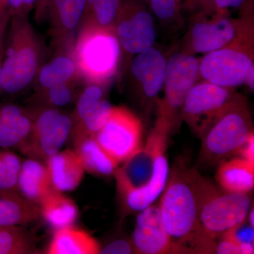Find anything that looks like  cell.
Masks as SVG:
<instances>
[{"instance_id":"cell-22","label":"cell","mask_w":254,"mask_h":254,"mask_svg":"<svg viewBox=\"0 0 254 254\" xmlns=\"http://www.w3.org/2000/svg\"><path fill=\"white\" fill-rule=\"evenodd\" d=\"M215 178L224 190L248 193L254 187V165L240 157L225 160L220 164Z\"/></svg>"},{"instance_id":"cell-21","label":"cell","mask_w":254,"mask_h":254,"mask_svg":"<svg viewBox=\"0 0 254 254\" xmlns=\"http://www.w3.org/2000/svg\"><path fill=\"white\" fill-rule=\"evenodd\" d=\"M31 115L12 104H0V148L17 147L28 136Z\"/></svg>"},{"instance_id":"cell-12","label":"cell","mask_w":254,"mask_h":254,"mask_svg":"<svg viewBox=\"0 0 254 254\" xmlns=\"http://www.w3.org/2000/svg\"><path fill=\"white\" fill-rule=\"evenodd\" d=\"M237 95L232 88L217 86L204 80L198 81L185 98L181 119L200 137Z\"/></svg>"},{"instance_id":"cell-14","label":"cell","mask_w":254,"mask_h":254,"mask_svg":"<svg viewBox=\"0 0 254 254\" xmlns=\"http://www.w3.org/2000/svg\"><path fill=\"white\" fill-rule=\"evenodd\" d=\"M167 64L168 60L154 47L135 55L131 60L130 72L132 79L145 101L156 99L163 89Z\"/></svg>"},{"instance_id":"cell-46","label":"cell","mask_w":254,"mask_h":254,"mask_svg":"<svg viewBox=\"0 0 254 254\" xmlns=\"http://www.w3.org/2000/svg\"><path fill=\"white\" fill-rule=\"evenodd\" d=\"M252 1H254V0H252Z\"/></svg>"},{"instance_id":"cell-18","label":"cell","mask_w":254,"mask_h":254,"mask_svg":"<svg viewBox=\"0 0 254 254\" xmlns=\"http://www.w3.org/2000/svg\"><path fill=\"white\" fill-rule=\"evenodd\" d=\"M99 242L91 234L70 225L55 230L46 250L48 254H98Z\"/></svg>"},{"instance_id":"cell-34","label":"cell","mask_w":254,"mask_h":254,"mask_svg":"<svg viewBox=\"0 0 254 254\" xmlns=\"http://www.w3.org/2000/svg\"><path fill=\"white\" fill-rule=\"evenodd\" d=\"M183 9L193 16H211L215 13L213 0H184Z\"/></svg>"},{"instance_id":"cell-28","label":"cell","mask_w":254,"mask_h":254,"mask_svg":"<svg viewBox=\"0 0 254 254\" xmlns=\"http://www.w3.org/2000/svg\"><path fill=\"white\" fill-rule=\"evenodd\" d=\"M22 160L17 154L0 148V191H18V175Z\"/></svg>"},{"instance_id":"cell-8","label":"cell","mask_w":254,"mask_h":254,"mask_svg":"<svg viewBox=\"0 0 254 254\" xmlns=\"http://www.w3.org/2000/svg\"><path fill=\"white\" fill-rule=\"evenodd\" d=\"M31 117V131L16 148L28 158L46 162L67 141L72 131L73 119L50 107L32 114Z\"/></svg>"},{"instance_id":"cell-16","label":"cell","mask_w":254,"mask_h":254,"mask_svg":"<svg viewBox=\"0 0 254 254\" xmlns=\"http://www.w3.org/2000/svg\"><path fill=\"white\" fill-rule=\"evenodd\" d=\"M54 190L61 192L76 190L84 177L85 169L74 150H60L45 162Z\"/></svg>"},{"instance_id":"cell-38","label":"cell","mask_w":254,"mask_h":254,"mask_svg":"<svg viewBox=\"0 0 254 254\" xmlns=\"http://www.w3.org/2000/svg\"><path fill=\"white\" fill-rule=\"evenodd\" d=\"M216 244L215 254H240V246L233 241L224 237Z\"/></svg>"},{"instance_id":"cell-27","label":"cell","mask_w":254,"mask_h":254,"mask_svg":"<svg viewBox=\"0 0 254 254\" xmlns=\"http://www.w3.org/2000/svg\"><path fill=\"white\" fill-rule=\"evenodd\" d=\"M114 107L106 98L98 101L77 122L73 123V131L95 135L109 120Z\"/></svg>"},{"instance_id":"cell-26","label":"cell","mask_w":254,"mask_h":254,"mask_svg":"<svg viewBox=\"0 0 254 254\" xmlns=\"http://www.w3.org/2000/svg\"><path fill=\"white\" fill-rule=\"evenodd\" d=\"M86 0H50L49 12L66 31L75 29L84 16Z\"/></svg>"},{"instance_id":"cell-36","label":"cell","mask_w":254,"mask_h":254,"mask_svg":"<svg viewBox=\"0 0 254 254\" xmlns=\"http://www.w3.org/2000/svg\"><path fill=\"white\" fill-rule=\"evenodd\" d=\"M100 254H135L131 241L118 240L110 242L100 250Z\"/></svg>"},{"instance_id":"cell-4","label":"cell","mask_w":254,"mask_h":254,"mask_svg":"<svg viewBox=\"0 0 254 254\" xmlns=\"http://www.w3.org/2000/svg\"><path fill=\"white\" fill-rule=\"evenodd\" d=\"M73 50L77 74L89 84L103 87L116 74L122 49L114 27L100 26L88 18Z\"/></svg>"},{"instance_id":"cell-30","label":"cell","mask_w":254,"mask_h":254,"mask_svg":"<svg viewBox=\"0 0 254 254\" xmlns=\"http://www.w3.org/2000/svg\"><path fill=\"white\" fill-rule=\"evenodd\" d=\"M122 0H95L84 14L95 23L105 28L114 27Z\"/></svg>"},{"instance_id":"cell-7","label":"cell","mask_w":254,"mask_h":254,"mask_svg":"<svg viewBox=\"0 0 254 254\" xmlns=\"http://www.w3.org/2000/svg\"><path fill=\"white\" fill-rule=\"evenodd\" d=\"M1 68V89L16 94L26 89L39 68L41 48L26 16H14Z\"/></svg>"},{"instance_id":"cell-11","label":"cell","mask_w":254,"mask_h":254,"mask_svg":"<svg viewBox=\"0 0 254 254\" xmlns=\"http://www.w3.org/2000/svg\"><path fill=\"white\" fill-rule=\"evenodd\" d=\"M95 139L120 165L143 147V125L125 107H114L104 126L95 134Z\"/></svg>"},{"instance_id":"cell-6","label":"cell","mask_w":254,"mask_h":254,"mask_svg":"<svg viewBox=\"0 0 254 254\" xmlns=\"http://www.w3.org/2000/svg\"><path fill=\"white\" fill-rule=\"evenodd\" d=\"M254 132L252 118L245 98L237 94L223 113L200 136V159L217 165L237 154Z\"/></svg>"},{"instance_id":"cell-2","label":"cell","mask_w":254,"mask_h":254,"mask_svg":"<svg viewBox=\"0 0 254 254\" xmlns=\"http://www.w3.org/2000/svg\"><path fill=\"white\" fill-rule=\"evenodd\" d=\"M171 254H215L216 240L200 225L193 169L177 168L164 189L159 204Z\"/></svg>"},{"instance_id":"cell-42","label":"cell","mask_w":254,"mask_h":254,"mask_svg":"<svg viewBox=\"0 0 254 254\" xmlns=\"http://www.w3.org/2000/svg\"><path fill=\"white\" fill-rule=\"evenodd\" d=\"M245 84L247 85L251 91H254V67L251 68L246 78Z\"/></svg>"},{"instance_id":"cell-19","label":"cell","mask_w":254,"mask_h":254,"mask_svg":"<svg viewBox=\"0 0 254 254\" xmlns=\"http://www.w3.org/2000/svg\"><path fill=\"white\" fill-rule=\"evenodd\" d=\"M53 189L45 163L30 158L22 160L17 183L20 194L39 205Z\"/></svg>"},{"instance_id":"cell-20","label":"cell","mask_w":254,"mask_h":254,"mask_svg":"<svg viewBox=\"0 0 254 254\" xmlns=\"http://www.w3.org/2000/svg\"><path fill=\"white\" fill-rule=\"evenodd\" d=\"M40 218L39 205L18 191H0V227H23Z\"/></svg>"},{"instance_id":"cell-39","label":"cell","mask_w":254,"mask_h":254,"mask_svg":"<svg viewBox=\"0 0 254 254\" xmlns=\"http://www.w3.org/2000/svg\"><path fill=\"white\" fill-rule=\"evenodd\" d=\"M8 19H9V14H6V12L4 11L0 16V91L2 90L1 83V68H2L3 60H4V37L6 26H7Z\"/></svg>"},{"instance_id":"cell-3","label":"cell","mask_w":254,"mask_h":254,"mask_svg":"<svg viewBox=\"0 0 254 254\" xmlns=\"http://www.w3.org/2000/svg\"><path fill=\"white\" fill-rule=\"evenodd\" d=\"M253 11L245 20L235 39L227 46L204 55L199 60L200 78L217 86L234 88L245 84L254 67Z\"/></svg>"},{"instance_id":"cell-5","label":"cell","mask_w":254,"mask_h":254,"mask_svg":"<svg viewBox=\"0 0 254 254\" xmlns=\"http://www.w3.org/2000/svg\"><path fill=\"white\" fill-rule=\"evenodd\" d=\"M198 217L205 233L216 240L247 220L252 201L248 193L220 190L193 170Z\"/></svg>"},{"instance_id":"cell-45","label":"cell","mask_w":254,"mask_h":254,"mask_svg":"<svg viewBox=\"0 0 254 254\" xmlns=\"http://www.w3.org/2000/svg\"><path fill=\"white\" fill-rule=\"evenodd\" d=\"M5 9H3V8H1V6H0V16H1V14L5 11Z\"/></svg>"},{"instance_id":"cell-17","label":"cell","mask_w":254,"mask_h":254,"mask_svg":"<svg viewBox=\"0 0 254 254\" xmlns=\"http://www.w3.org/2000/svg\"><path fill=\"white\" fill-rule=\"evenodd\" d=\"M73 150L87 173L97 176L113 175L119 164L112 158L95 139V135L71 131Z\"/></svg>"},{"instance_id":"cell-40","label":"cell","mask_w":254,"mask_h":254,"mask_svg":"<svg viewBox=\"0 0 254 254\" xmlns=\"http://www.w3.org/2000/svg\"><path fill=\"white\" fill-rule=\"evenodd\" d=\"M237 154L249 163L254 165V133L252 132Z\"/></svg>"},{"instance_id":"cell-32","label":"cell","mask_w":254,"mask_h":254,"mask_svg":"<svg viewBox=\"0 0 254 254\" xmlns=\"http://www.w3.org/2000/svg\"><path fill=\"white\" fill-rule=\"evenodd\" d=\"M44 90L43 95L45 103L50 108H63L71 103L73 90L71 83L60 85Z\"/></svg>"},{"instance_id":"cell-37","label":"cell","mask_w":254,"mask_h":254,"mask_svg":"<svg viewBox=\"0 0 254 254\" xmlns=\"http://www.w3.org/2000/svg\"><path fill=\"white\" fill-rule=\"evenodd\" d=\"M6 3L13 16H26L35 8L36 0H6Z\"/></svg>"},{"instance_id":"cell-31","label":"cell","mask_w":254,"mask_h":254,"mask_svg":"<svg viewBox=\"0 0 254 254\" xmlns=\"http://www.w3.org/2000/svg\"><path fill=\"white\" fill-rule=\"evenodd\" d=\"M104 98L103 87L94 84H89L87 86L82 92L76 103L75 122L78 121L90 108Z\"/></svg>"},{"instance_id":"cell-44","label":"cell","mask_w":254,"mask_h":254,"mask_svg":"<svg viewBox=\"0 0 254 254\" xmlns=\"http://www.w3.org/2000/svg\"><path fill=\"white\" fill-rule=\"evenodd\" d=\"M0 6H1V8H3V9H6V0H0Z\"/></svg>"},{"instance_id":"cell-13","label":"cell","mask_w":254,"mask_h":254,"mask_svg":"<svg viewBox=\"0 0 254 254\" xmlns=\"http://www.w3.org/2000/svg\"><path fill=\"white\" fill-rule=\"evenodd\" d=\"M245 17V13L239 18L215 14L193 16L182 52L192 55H205L227 46L235 39Z\"/></svg>"},{"instance_id":"cell-29","label":"cell","mask_w":254,"mask_h":254,"mask_svg":"<svg viewBox=\"0 0 254 254\" xmlns=\"http://www.w3.org/2000/svg\"><path fill=\"white\" fill-rule=\"evenodd\" d=\"M152 14L163 24L177 26L183 21L184 0H145Z\"/></svg>"},{"instance_id":"cell-41","label":"cell","mask_w":254,"mask_h":254,"mask_svg":"<svg viewBox=\"0 0 254 254\" xmlns=\"http://www.w3.org/2000/svg\"><path fill=\"white\" fill-rule=\"evenodd\" d=\"M50 0H36L35 9L37 18L41 19L49 12Z\"/></svg>"},{"instance_id":"cell-43","label":"cell","mask_w":254,"mask_h":254,"mask_svg":"<svg viewBox=\"0 0 254 254\" xmlns=\"http://www.w3.org/2000/svg\"><path fill=\"white\" fill-rule=\"evenodd\" d=\"M240 246V254H253L254 253V244H242Z\"/></svg>"},{"instance_id":"cell-33","label":"cell","mask_w":254,"mask_h":254,"mask_svg":"<svg viewBox=\"0 0 254 254\" xmlns=\"http://www.w3.org/2000/svg\"><path fill=\"white\" fill-rule=\"evenodd\" d=\"M220 237H224L225 238L229 239V240L233 241L238 245L245 243L254 244V227H252L249 223L247 218L245 221L232 227L228 231L222 234Z\"/></svg>"},{"instance_id":"cell-24","label":"cell","mask_w":254,"mask_h":254,"mask_svg":"<svg viewBox=\"0 0 254 254\" xmlns=\"http://www.w3.org/2000/svg\"><path fill=\"white\" fill-rule=\"evenodd\" d=\"M76 75L77 69L72 57L60 55L42 67L38 74V81L43 89H48L71 83Z\"/></svg>"},{"instance_id":"cell-15","label":"cell","mask_w":254,"mask_h":254,"mask_svg":"<svg viewBox=\"0 0 254 254\" xmlns=\"http://www.w3.org/2000/svg\"><path fill=\"white\" fill-rule=\"evenodd\" d=\"M131 242L135 254H171V244L159 205L152 204L139 212Z\"/></svg>"},{"instance_id":"cell-9","label":"cell","mask_w":254,"mask_h":254,"mask_svg":"<svg viewBox=\"0 0 254 254\" xmlns=\"http://www.w3.org/2000/svg\"><path fill=\"white\" fill-rule=\"evenodd\" d=\"M199 59L195 55L180 52L168 60L163 100L158 103V114L175 127L181 119L185 98L200 81Z\"/></svg>"},{"instance_id":"cell-10","label":"cell","mask_w":254,"mask_h":254,"mask_svg":"<svg viewBox=\"0 0 254 254\" xmlns=\"http://www.w3.org/2000/svg\"><path fill=\"white\" fill-rule=\"evenodd\" d=\"M114 29L122 50L128 55L146 51L156 41L154 18L143 0H122Z\"/></svg>"},{"instance_id":"cell-23","label":"cell","mask_w":254,"mask_h":254,"mask_svg":"<svg viewBox=\"0 0 254 254\" xmlns=\"http://www.w3.org/2000/svg\"><path fill=\"white\" fill-rule=\"evenodd\" d=\"M39 206L41 218L55 230L73 225L79 212L73 200L54 189L45 195Z\"/></svg>"},{"instance_id":"cell-35","label":"cell","mask_w":254,"mask_h":254,"mask_svg":"<svg viewBox=\"0 0 254 254\" xmlns=\"http://www.w3.org/2000/svg\"><path fill=\"white\" fill-rule=\"evenodd\" d=\"M215 6V15L229 16V11L232 9L246 10L253 9L252 0H213Z\"/></svg>"},{"instance_id":"cell-1","label":"cell","mask_w":254,"mask_h":254,"mask_svg":"<svg viewBox=\"0 0 254 254\" xmlns=\"http://www.w3.org/2000/svg\"><path fill=\"white\" fill-rule=\"evenodd\" d=\"M173 128L158 115L145 145L114 173L119 193L130 211H141L163 193L169 177L165 151Z\"/></svg>"},{"instance_id":"cell-25","label":"cell","mask_w":254,"mask_h":254,"mask_svg":"<svg viewBox=\"0 0 254 254\" xmlns=\"http://www.w3.org/2000/svg\"><path fill=\"white\" fill-rule=\"evenodd\" d=\"M36 247V238L23 227H0V254H31Z\"/></svg>"}]
</instances>
